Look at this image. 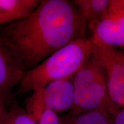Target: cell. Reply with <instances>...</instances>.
<instances>
[{"label": "cell", "instance_id": "cell-1", "mask_svg": "<svg viewBox=\"0 0 124 124\" xmlns=\"http://www.w3.org/2000/svg\"><path fill=\"white\" fill-rule=\"evenodd\" d=\"M87 23L72 1L41 0L24 19L0 27V37L21 60L33 69L56 51L83 38Z\"/></svg>", "mask_w": 124, "mask_h": 124}, {"label": "cell", "instance_id": "cell-2", "mask_svg": "<svg viewBox=\"0 0 124 124\" xmlns=\"http://www.w3.org/2000/svg\"><path fill=\"white\" fill-rule=\"evenodd\" d=\"M90 39L85 37L66 45L41 63L26 71L20 82V93L44 88L50 82L73 75L94 52Z\"/></svg>", "mask_w": 124, "mask_h": 124}, {"label": "cell", "instance_id": "cell-3", "mask_svg": "<svg viewBox=\"0 0 124 124\" xmlns=\"http://www.w3.org/2000/svg\"><path fill=\"white\" fill-rule=\"evenodd\" d=\"M74 102L69 114L106 110L114 117L121 109L110 97L104 66L95 50L74 74Z\"/></svg>", "mask_w": 124, "mask_h": 124}, {"label": "cell", "instance_id": "cell-4", "mask_svg": "<svg viewBox=\"0 0 124 124\" xmlns=\"http://www.w3.org/2000/svg\"><path fill=\"white\" fill-rule=\"evenodd\" d=\"M95 52L104 66L111 100L120 108H124V69L117 55V48L93 41Z\"/></svg>", "mask_w": 124, "mask_h": 124}, {"label": "cell", "instance_id": "cell-5", "mask_svg": "<svg viewBox=\"0 0 124 124\" xmlns=\"http://www.w3.org/2000/svg\"><path fill=\"white\" fill-rule=\"evenodd\" d=\"M25 73L19 57L0 37V94L9 101L12 90Z\"/></svg>", "mask_w": 124, "mask_h": 124}, {"label": "cell", "instance_id": "cell-6", "mask_svg": "<svg viewBox=\"0 0 124 124\" xmlns=\"http://www.w3.org/2000/svg\"><path fill=\"white\" fill-rule=\"evenodd\" d=\"M91 40L113 47L124 46V14L107 13L90 23Z\"/></svg>", "mask_w": 124, "mask_h": 124}, {"label": "cell", "instance_id": "cell-7", "mask_svg": "<svg viewBox=\"0 0 124 124\" xmlns=\"http://www.w3.org/2000/svg\"><path fill=\"white\" fill-rule=\"evenodd\" d=\"M74 75L50 82L44 89L46 108L56 113L70 111L74 102Z\"/></svg>", "mask_w": 124, "mask_h": 124}, {"label": "cell", "instance_id": "cell-8", "mask_svg": "<svg viewBox=\"0 0 124 124\" xmlns=\"http://www.w3.org/2000/svg\"><path fill=\"white\" fill-rule=\"evenodd\" d=\"M40 0H0V26L28 17Z\"/></svg>", "mask_w": 124, "mask_h": 124}, {"label": "cell", "instance_id": "cell-9", "mask_svg": "<svg viewBox=\"0 0 124 124\" xmlns=\"http://www.w3.org/2000/svg\"><path fill=\"white\" fill-rule=\"evenodd\" d=\"M110 2V0L72 1L87 23H90L104 16L108 11Z\"/></svg>", "mask_w": 124, "mask_h": 124}, {"label": "cell", "instance_id": "cell-10", "mask_svg": "<svg viewBox=\"0 0 124 124\" xmlns=\"http://www.w3.org/2000/svg\"><path fill=\"white\" fill-rule=\"evenodd\" d=\"M62 124H113L114 117L106 110H98L72 115L62 116Z\"/></svg>", "mask_w": 124, "mask_h": 124}, {"label": "cell", "instance_id": "cell-11", "mask_svg": "<svg viewBox=\"0 0 124 124\" xmlns=\"http://www.w3.org/2000/svg\"><path fill=\"white\" fill-rule=\"evenodd\" d=\"M44 89L33 91V94L28 100L26 104V111L37 123L43 111L46 109L44 104Z\"/></svg>", "mask_w": 124, "mask_h": 124}, {"label": "cell", "instance_id": "cell-12", "mask_svg": "<svg viewBox=\"0 0 124 124\" xmlns=\"http://www.w3.org/2000/svg\"><path fill=\"white\" fill-rule=\"evenodd\" d=\"M1 124H38L23 109L17 104L12 105L5 116Z\"/></svg>", "mask_w": 124, "mask_h": 124}, {"label": "cell", "instance_id": "cell-13", "mask_svg": "<svg viewBox=\"0 0 124 124\" xmlns=\"http://www.w3.org/2000/svg\"><path fill=\"white\" fill-rule=\"evenodd\" d=\"M38 124H62L61 117L54 111L46 108L41 114Z\"/></svg>", "mask_w": 124, "mask_h": 124}, {"label": "cell", "instance_id": "cell-14", "mask_svg": "<svg viewBox=\"0 0 124 124\" xmlns=\"http://www.w3.org/2000/svg\"><path fill=\"white\" fill-rule=\"evenodd\" d=\"M107 13L124 14V0H110Z\"/></svg>", "mask_w": 124, "mask_h": 124}, {"label": "cell", "instance_id": "cell-15", "mask_svg": "<svg viewBox=\"0 0 124 124\" xmlns=\"http://www.w3.org/2000/svg\"><path fill=\"white\" fill-rule=\"evenodd\" d=\"M8 101L9 100L0 94V124L2 123L5 116L8 111L7 110V104Z\"/></svg>", "mask_w": 124, "mask_h": 124}, {"label": "cell", "instance_id": "cell-16", "mask_svg": "<svg viewBox=\"0 0 124 124\" xmlns=\"http://www.w3.org/2000/svg\"><path fill=\"white\" fill-rule=\"evenodd\" d=\"M113 124H124V108H121L114 116Z\"/></svg>", "mask_w": 124, "mask_h": 124}]
</instances>
